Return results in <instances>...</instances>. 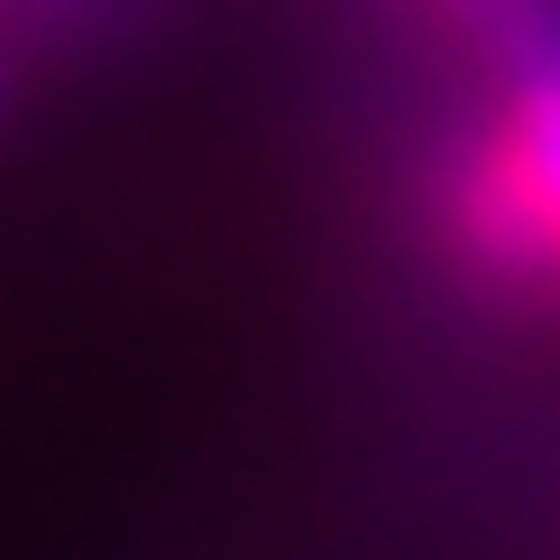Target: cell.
<instances>
[{
    "label": "cell",
    "instance_id": "obj_1",
    "mask_svg": "<svg viewBox=\"0 0 560 560\" xmlns=\"http://www.w3.org/2000/svg\"><path fill=\"white\" fill-rule=\"evenodd\" d=\"M467 234L495 271L560 280V28L504 57L495 131L467 160Z\"/></svg>",
    "mask_w": 560,
    "mask_h": 560
},
{
    "label": "cell",
    "instance_id": "obj_2",
    "mask_svg": "<svg viewBox=\"0 0 560 560\" xmlns=\"http://www.w3.org/2000/svg\"><path fill=\"white\" fill-rule=\"evenodd\" d=\"M440 10H448V20H458L495 66L523 57L533 38H551V28H560V0H440Z\"/></svg>",
    "mask_w": 560,
    "mask_h": 560
},
{
    "label": "cell",
    "instance_id": "obj_3",
    "mask_svg": "<svg viewBox=\"0 0 560 560\" xmlns=\"http://www.w3.org/2000/svg\"><path fill=\"white\" fill-rule=\"evenodd\" d=\"M0 84H10V75H0Z\"/></svg>",
    "mask_w": 560,
    "mask_h": 560
}]
</instances>
